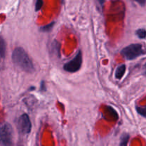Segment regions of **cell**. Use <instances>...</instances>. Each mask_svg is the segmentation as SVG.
I'll return each instance as SVG.
<instances>
[{
	"label": "cell",
	"mask_w": 146,
	"mask_h": 146,
	"mask_svg": "<svg viewBox=\"0 0 146 146\" xmlns=\"http://www.w3.org/2000/svg\"><path fill=\"white\" fill-rule=\"evenodd\" d=\"M13 63L16 66L27 73H34V66L32 61L30 58L25 50L21 47H17L14 50L11 56Z\"/></svg>",
	"instance_id": "6da1fadb"
},
{
	"label": "cell",
	"mask_w": 146,
	"mask_h": 146,
	"mask_svg": "<svg viewBox=\"0 0 146 146\" xmlns=\"http://www.w3.org/2000/svg\"><path fill=\"white\" fill-rule=\"evenodd\" d=\"M121 55L125 59L132 61L146 54V49L141 44H132L123 48Z\"/></svg>",
	"instance_id": "7a4b0ae2"
},
{
	"label": "cell",
	"mask_w": 146,
	"mask_h": 146,
	"mask_svg": "<svg viewBox=\"0 0 146 146\" xmlns=\"http://www.w3.org/2000/svg\"><path fill=\"white\" fill-rule=\"evenodd\" d=\"M13 129L9 123H3L0 125V144L11 145L13 143Z\"/></svg>",
	"instance_id": "3957f363"
},
{
	"label": "cell",
	"mask_w": 146,
	"mask_h": 146,
	"mask_svg": "<svg viewBox=\"0 0 146 146\" xmlns=\"http://www.w3.org/2000/svg\"><path fill=\"white\" fill-rule=\"evenodd\" d=\"M82 52L78 51L75 57L64 66V69L69 73L77 72L81 68L82 65Z\"/></svg>",
	"instance_id": "277c9868"
},
{
	"label": "cell",
	"mask_w": 146,
	"mask_h": 146,
	"mask_svg": "<svg viewBox=\"0 0 146 146\" xmlns=\"http://www.w3.org/2000/svg\"><path fill=\"white\" fill-rule=\"evenodd\" d=\"M31 122L27 113H24L19 118L17 122V128L20 133L23 135L29 134L31 131Z\"/></svg>",
	"instance_id": "5b68a950"
},
{
	"label": "cell",
	"mask_w": 146,
	"mask_h": 146,
	"mask_svg": "<svg viewBox=\"0 0 146 146\" xmlns=\"http://www.w3.org/2000/svg\"><path fill=\"white\" fill-rule=\"evenodd\" d=\"M125 70H126V66L125 64H122V65L118 66L115 73V78H117V79H121L123 78V76H124V74H125Z\"/></svg>",
	"instance_id": "8992f818"
},
{
	"label": "cell",
	"mask_w": 146,
	"mask_h": 146,
	"mask_svg": "<svg viewBox=\"0 0 146 146\" xmlns=\"http://www.w3.org/2000/svg\"><path fill=\"white\" fill-rule=\"evenodd\" d=\"M6 54V43L2 37H0V57L4 58Z\"/></svg>",
	"instance_id": "52a82bcc"
},
{
	"label": "cell",
	"mask_w": 146,
	"mask_h": 146,
	"mask_svg": "<svg viewBox=\"0 0 146 146\" xmlns=\"http://www.w3.org/2000/svg\"><path fill=\"white\" fill-rule=\"evenodd\" d=\"M54 24H55V22L53 21V22L50 23V24H46L45 26H43V27H41L40 28V31H42V32H48V31H50L52 29L54 26Z\"/></svg>",
	"instance_id": "ba28073f"
},
{
	"label": "cell",
	"mask_w": 146,
	"mask_h": 146,
	"mask_svg": "<svg viewBox=\"0 0 146 146\" xmlns=\"http://www.w3.org/2000/svg\"><path fill=\"white\" fill-rule=\"evenodd\" d=\"M137 36L141 39H144L146 38V30L145 29H139L135 32Z\"/></svg>",
	"instance_id": "9c48e42d"
},
{
	"label": "cell",
	"mask_w": 146,
	"mask_h": 146,
	"mask_svg": "<svg viewBox=\"0 0 146 146\" xmlns=\"http://www.w3.org/2000/svg\"><path fill=\"white\" fill-rule=\"evenodd\" d=\"M130 135L128 134H123V137L121 138V143H120V145L121 146H125L128 144V141H129Z\"/></svg>",
	"instance_id": "30bf717a"
},
{
	"label": "cell",
	"mask_w": 146,
	"mask_h": 146,
	"mask_svg": "<svg viewBox=\"0 0 146 146\" xmlns=\"http://www.w3.org/2000/svg\"><path fill=\"white\" fill-rule=\"evenodd\" d=\"M136 111L138 114L142 115L143 117L146 118V106L145 107H141V106H137L136 107Z\"/></svg>",
	"instance_id": "8fae6325"
},
{
	"label": "cell",
	"mask_w": 146,
	"mask_h": 146,
	"mask_svg": "<svg viewBox=\"0 0 146 146\" xmlns=\"http://www.w3.org/2000/svg\"><path fill=\"white\" fill-rule=\"evenodd\" d=\"M43 4H44V1H43V0H36V4H35L36 11H39V10L41 9V7H42Z\"/></svg>",
	"instance_id": "7c38bea8"
},
{
	"label": "cell",
	"mask_w": 146,
	"mask_h": 146,
	"mask_svg": "<svg viewBox=\"0 0 146 146\" xmlns=\"http://www.w3.org/2000/svg\"><path fill=\"white\" fill-rule=\"evenodd\" d=\"M133 1L138 2V4L141 6L145 5V4H146V0H133Z\"/></svg>",
	"instance_id": "4fadbf2b"
},
{
	"label": "cell",
	"mask_w": 146,
	"mask_h": 146,
	"mask_svg": "<svg viewBox=\"0 0 146 146\" xmlns=\"http://www.w3.org/2000/svg\"><path fill=\"white\" fill-rule=\"evenodd\" d=\"M40 90L42 91H46V85H45V84H44V81H42L41 84V85H40Z\"/></svg>",
	"instance_id": "5bb4252c"
},
{
	"label": "cell",
	"mask_w": 146,
	"mask_h": 146,
	"mask_svg": "<svg viewBox=\"0 0 146 146\" xmlns=\"http://www.w3.org/2000/svg\"><path fill=\"white\" fill-rule=\"evenodd\" d=\"M105 1L106 0H98V1L99 2V4H101V6H104Z\"/></svg>",
	"instance_id": "9a60e30c"
},
{
	"label": "cell",
	"mask_w": 146,
	"mask_h": 146,
	"mask_svg": "<svg viewBox=\"0 0 146 146\" xmlns=\"http://www.w3.org/2000/svg\"><path fill=\"white\" fill-rule=\"evenodd\" d=\"M143 68H144V75L146 76V63L145 64V65H144Z\"/></svg>",
	"instance_id": "2e32d148"
}]
</instances>
